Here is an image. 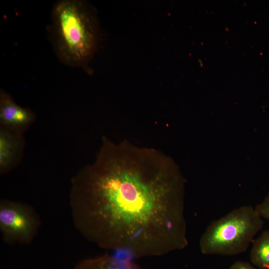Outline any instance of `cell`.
<instances>
[{
  "mask_svg": "<svg viewBox=\"0 0 269 269\" xmlns=\"http://www.w3.org/2000/svg\"><path fill=\"white\" fill-rule=\"evenodd\" d=\"M183 181L162 152L103 137L93 162L73 177L75 228L101 249L158 257L188 244Z\"/></svg>",
  "mask_w": 269,
  "mask_h": 269,
  "instance_id": "1",
  "label": "cell"
},
{
  "mask_svg": "<svg viewBox=\"0 0 269 269\" xmlns=\"http://www.w3.org/2000/svg\"><path fill=\"white\" fill-rule=\"evenodd\" d=\"M52 16L59 57L67 64L81 65L96 45V31L91 12L81 1L64 0L56 3Z\"/></svg>",
  "mask_w": 269,
  "mask_h": 269,
  "instance_id": "2",
  "label": "cell"
},
{
  "mask_svg": "<svg viewBox=\"0 0 269 269\" xmlns=\"http://www.w3.org/2000/svg\"><path fill=\"white\" fill-rule=\"evenodd\" d=\"M263 224L255 208L238 207L208 225L199 241L200 251L207 255L240 254L246 251Z\"/></svg>",
  "mask_w": 269,
  "mask_h": 269,
  "instance_id": "3",
  "label": "cell"
},
{
  "mask_svg": "<svg viewBox=\"0 0 269 269\" xmlns=\"http://www.w3.org/2000/svg\"><path fill=\"white\" fill-rule=\"evenodd\" d=\"M41 221L27 204L8 199L0 202V232L8 245L30 244L38 234Z\"/></svg>",
  "mask_w": 269,
  "mask_h": 269,
  "instance_id": "4",
  "label": "cell"
},
{
  "mask_svg": "<svg viewBox=\"0 0 269 269\" xmlns=\"http://www.w3.org/2000/svg\"><path fill=\"white\" fill-rule=\"evenodd\" d=\"M35 120L31 109L18 105L9 94L0 90V126L24 134Z\"/></svg>",
  "mask_w": 269,
  "mask_h": 269,
  "instance_id": "5",
  "label": "cell"
},
{
  "mask_svg": "<svg viewBox=\"0 0 269 269\" xmlns=\"http://www.w3.org/2000/svg\"><path fill=\"white\" fill-rule=\"evenodd\" d=\"M23 133L0 126V172L6 174L20 162L25 140Z\"/></svg>",
  "mask_w": 269,
  "mask_h": 269,
  "instance_id": "6",
  "label": "cell"
},
{
  "mask_svg": "<svg viewBox=\"0 0 269 269\" xmlns=\"http://www.w3.org/2000/svg\"><path fill=\"white\" fill-rule=\"evenodd\" d=\"M134 258L126 251L113 252L81 260L73 269H143L134 262Z\"/></svg>",
  "mask_w": 269,
  "mask_h": 269,
  "instance_id": "7",
  "label": "cell"
},
{
  "mask_svg": "<svg viewBox=\"0 0 269 269\" xmlns=\"http://www.w3.org/2000/svg\"><path fill=\"white\" fill-rule=\"evenodd\" d=\"M252 263L261 269H269V230L254 241L250 252Z\"/></svg>",
  "mask_w": 269,
  "mask_h": 269,
  "instance_id": "8",
  "label": "cell"
},
{
  "mask_svg": "<svg viewBox=\"0 0 269 269\" xmlns=\"http://www.w3.org/2000/svg\"><path fill=\"white\" fill-rule=\"evenodd\" d=\"M255 209L263 218L269 220V193L262 203L256 206Z\"/></svg>",
  "mask_w": 269,
  "mask_h": 269,
  "instance_id": "9",
  "label": "cell"
},
{
  "mask_svg": "<svg viewBox=\"0 0 269 269\" xmlns=\"http://www.w3.org/2000/svg\"><path fill=\"white\" fill-rule=\"evenodd\" d=\"M229 269H257L249 262L244 261H237L235 262L230 267Z\"/></svg>",
  "mask_w": 269,
  "mask_h": 269,
  "instance_id": "10",
  "label": "cell"
}]
</instances>
